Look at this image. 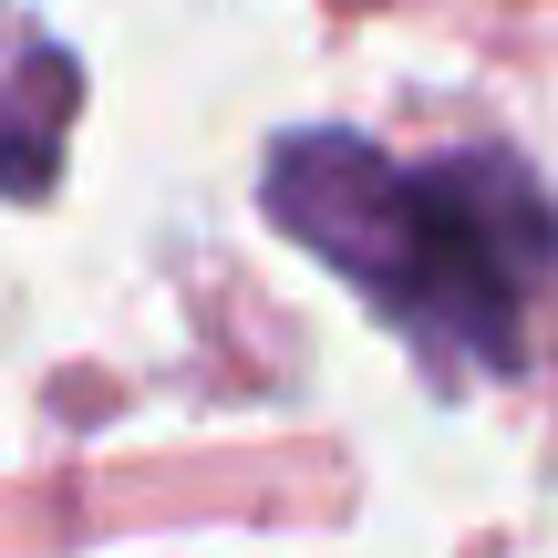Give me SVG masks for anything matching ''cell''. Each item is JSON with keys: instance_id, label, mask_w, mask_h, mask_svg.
Here are the masks:
<instances>
[{"instance_id": "cell-1", "label": "cell", "mask_w": 558, "mask_h": 558, "mask_svg": "<svg viewBox=\"0 0 558 558\" xmlns=\"http://www.w3.org/2000/svg\"><path fill=\"white\" fill-rule=\"evenodd\" d=\"M269 218L352 290H373L424 352L507 362L527 352V300L558 269V207L518 156L393 166L362 135H290L269 156Z\"/></svg>"}, {"instance_id": "cell-2", "label": "cell", "mask_w": 558, "mask_h": 558, "mask_svg": "<svg viewBox=\"0 0 558 558\" xmlns=\"http://www.w3.org/2000/svg\"><path fill=\"white\" fill-rule=\"evenodd\" d=\"M83 73L62 41H21L0 73V197H41L62 177V135H73Z\"/></svg>"}]
</instances>
